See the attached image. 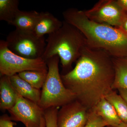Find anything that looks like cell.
<instances>
[{
    "label": "cell",
    "instance_id": "obj_1",
    "mask_svg": "<svg viewBox=\"0 0 127 127\" xmlns=\"http://www.w3.org/2000/svg\"><path fill=\"white\" fill-rule=\"evenodd\" d=\"M115 74L112 57L104 50L86 44L75 67L61 78L76 100L90 110L112 91Z\"/></svg>",
    "mask_w": 127,
    "mask_h": 127
},
{
    "label": "cell",
    "instance_id": "obj_2",
    "mask_svg": "<svg viewBox=\"0 0 127 127\" xmlns=\"http://www.w3.org/2000/svg\"><path fill=\"white\" fill-rule=\"evenodd\" d=\"M64 21L84 35L87 45L106 51L113 58L127 57V33L119 27L94 22L84 11L70 8L63 12Z\"/></svg>",
    "mask_w": 127,
    "mask_h": 127
},
{
    "label": "cell",
    "instance_id": "obj_3",
    "mask_svg": "<svg viewBox=\"0 0 127 127\" xmlns=\"http://www.w3.org/2000/svg\"><path fill=\"white\" fill-rule=\"evenodd\" d=\"M46 41L41 58L46 62L53 57L58 56L65 73L71 70L73 64L77 61L87 44L81 31L64 21L59 30L48 35Z\"/></svg>",
    "mask_w": 127,
    "mask_h": 127
},
{
    "label": "cell",
    "instance_id": "obj_4",
    "mask_svg": "<svg viewBox=\"0 0 127 127\" xmlns=\"http://www.w3.org/2000/svg\"><path fill=\"white\" fill-rule=\"evenodd\" d=\"M60 59L53 57L46 61L48 70L41 91L39 105L43 110L53 107L59 108L76 100V96L64 86L59 71Z\"/></svg>",
    "mask_w": 127,
    "mask_h": 127
},
{
    "label": "cell",
    "instance_id": "obj_5",
    "mask_svg": "<svg viewBox=\"0 0 127 127\" xmlns=\"http://www.w3.org/2000/svg\"><path fill=\"white\" fill-rule=\"evenodd\" d=\"M5 41L12 52L31 59L42 58L47 44L44 37H39L34 32L16 29L8 34Z\"/></svg>",
    "mask_w": 127,
    "mask_h": 127
},
{
    "label": "cell",
    "instance_id": "obj_6",
    "mask_svg": "<svg viewBox=\"0 0 127 127\" xmlns=\"http://www.w3.org/2000/svg\"><path fill=\"white\" fill-rule=\"evenodd\" d=\"M46 63L41 58L28 59L16 55L8 48L5 40L0 41V73L11 77L25 71L48 72Z\"/></svg>",
    "mask_w": 127,
    "mask_h": 127
},
{
    "label": "cell",
    "instance_id": "obj_7",
    "mask_svg": "<svg viewBox=\"0 0 127 127\" xmlns=\"http://www.w3.org/2000/svg\"><path fill=\"white\" fill-rule=\"evenodd\" d=\"M84 11L88 18L94 22L119 27L126 11L117 0H100L92 9Z\"/></svg>",
    "mask_w": 127,
    "mask_h": 127
},
{
    "label": "cell",
    "instance_id": "obj_8",
    "mask_svg": "<svg viewBox=\"0 0 127 127\" xmlns=\"http://www.w3.org/2000/svg\"><path fill=\"white\" fill-rule=\"evenodd\" d=\"M8 112L12 120L21 122L26 127H39L44 117V110L39 104L17 93L15 106Z\"/></svg>",
    "mask_w": 127,
    "mask_h": 127
},
{
    "label": "cell",
    "instance_id": "obj_9",
    "mask_svg": "<svg viewBox=\"0 0 127 127\" xmlns=\"http://www.w3.org/2000/svg\"><path fill=\"white\" fill-rule=\"evenodd\" d=\"M89 110L75 100L61 107L57 115V127H84Z\"/></svg>",
    "mask_w": 127,
    "mask_h": 127
},
{
    "label": "cell",
    "instance_id": "obj_10",
    "mask_svg": "<svg viewBox=\"0 0 127 127\" xmlns=\"http://www.w3.org/2000/svg\"><path fill=\"white\" fill-rule=\"evenodd\" d=\"M17 93L12 86L9 77L1 76L0 79V109L9 111L15 106Z\"/></svg>",
    "mask_w": 127,
    "mask_h": 127
},
{
    "label": "cell",
    "instance_id": "obj_11",
    "mask_svg": "<svg viewBox=\"0 0 127 127\" xmlns=\"http://www.w3.org/2000/svg\"><path fill=\"white\" fill-rule=\"evenodd\" d=\"M63 25V22L48 12H42L40 18L34 30L37 36L43 37L46 34L48 35L59 30Z\"/></svg>",
    "mask_w": 127,
    "mask_h": 127
},
{
    "label": "cell",
    "instance_id": "obj_12",
    "mask_svg": "<svg viewBox=\"0 0 127 127\" xmlns=\"http://www.w3.org/2000/svg\"><path fill=\"white\" fill-rule=\"evenodd\" d=\"M10 81L16 92L23 97L39 104L40 100L41 91L35 88L18 74L9 77Z\"/></svg>",
    "mask_w": 127,
    "mask_h": 127
},
{
    "label": "cell",
    "instance_id": "obj_13",
    "mask_svg": "<svg viewBox=\"0 0 127 127\" xmlns=\"http://www.w3.org/2000/svg\"><path fill=\"white\" fill-rule=\"evenodd\" d=\"M42 14V12H38L34 10L23 11L20 10L12 25L15 27L16 29L33 32Z\"/></svg>",
    "mask_w": 127,
    "mask_h": 127
},
{
    "label": "cell",
    "instance_id": "obj_14",
    "mask_svg": "<svg viewBox=\"0 0 127 127\" xmlns=\"http://www.w3.org/2000/svg\"><path fill=\"white\" fill-rule=\"evenodd\" d=\"M92 109L106 123L107 127H114L122 122L115 108L105 98L101 99Z\"/></svg>",
    "mask_w": 127,
    "mask_h": 127
},
{
    "label": "cell",
    "instance_id": "obj_15",
    "mask_svg": "<svg viewBox=\"0 0 127 127\" xmlns=\"http://www.w3.org/2000/svg\"><path fill=\"white\" fill-rule=\"evenodd\" d=\"M113 60L116 73L113 90H117L120 88L127 89V57H113Z\"/></svg>",
    "mask_w": 127,
    "mask_h": 127
},
{
    "label": "cell",
    "instance_id": "obj_16",
    "mask_svg": "<svg viewBox=\"0 0 127 127\" xmlns=\"http://www.w3.org/2000/svg\"><path fill=\"white\" fill-rule=\"evenodd\" d=\"M18 0H0V20L12 25L18 11Z\"/></svg>",
    "mask_w": 127,
    "mask_h": 127
},
{
    "label": "cell",
    "instance_id": "obj_17",
    "mask_svg": "<svg viewBox=\"0 0 127 127\" xmlns=\"http://www.w3.org/2000/svg\"><path fill=\"white\" fill-rule=\"evenodd\" d=\"M115 108L122 122L127 124V103L116 90H113L105 97Z\"/></svg>",
    "mask_w": 127,
    "mask_h": 127
},
{
    "label": "cell",
    "instance_id": "obj_18",
    "mask_svg": "<svg viewBox=\"0 0 127 127\" xmlns=\"http://www.w3.org/2000/svg\"><path fill=\"white\" fill-rule=\"evenodd\" d=\"M48 72L27 71L18 73V76L35 88H42L47 76Z\"/></svg>",
    "mask_w": 127,
    "mask_h": 127
},
{
    "label": "cell",
    "instance_id": "obj_19",
    "mask_svg": "<svg viewBox=\"0 0 127 127\" xmlns=\"http://www.w3.org/2000/svg\"><path fill=\"white\" fill-rule=\"evenodd\" d=\"M58 108L53 107L44 110V117L45 119L46 127H57V115Z\"/></svg>",
    "mask_w": 127,
    "mask_h": 127
},
{
    "label": "cell",
    "instance_id": "obj_20",
    "mask_svg": "<svg viewBox=\"0 0 127 127\" xmlns=\"http://www.w3.org/2000/svg\"><path fill=\"white\" fill-rule=\"evenodd\" d=\"M89 110V116L86 124L84 127H107L106 123L98 116L93 109Z\"/></svg>",
    "mask_w": 127,
    "mask_h": 127
},
{
    "label": "cell",
    "instance_id": "obj_21",
    "mask_svg": "<svg viewBox=\"0 0 127 127\" xmlns=\"http://www.w3.org/2000/svg\"><path fill=\"white\" fill-rule=\"evenodd\" d=\"M12 121L9 116L7 114H4L1 116L0 118V127H14L16 123ZM39 127H46L45 119L44 117L42 119Z\"/></svg>",
    "mask_w": 127,
    "mask_h": 127
},
{
    "label": "cell",
    "instance_id": "obj_22",
    "mask_svg": "<svg viewBox=\"0 0 127 127\" xmlns=\"http://www.w3.org/2000/svg\"><path fill=\"white\" fill-rule=\"evenodd\" d=\"M127 33V11H126L125 16L120 27H119Z\"/></svg>",
    "mask_w": 127,
    "mask_h": 127
},
{
    "label": "cell",
    "instance_id": "obj_23",
    "mask_svg": "<svg viewBox=\"0 0 127 127\" xmlns=\"http://www.w3.org/2000/svg\"><path fill=\"white\" fill-rule=\"evenodd\" d=\"M119 95L123 98L127 103V89L124 88H119L117 89Z\"/></svg>",
    "mask_w": 127,
    "mask_h": 127
},
{
    "label": "cell",
    "instance_id": "obj_24",
    "mask_svg": "<svg viewBox=\"0 0 127 127\" xmlns=\"http://www.w3.org/2000/svg\"><path fill=\"white\" fill-rule=\"evenodd\" d=\"M118 2L125 11H127V0H117Z\"/></svg>",
    "mask_w": 127,
    "mask_h": 127
},
{
    "label": "cell",
    "instance_id": "obj_25",
    "mask_svg": "<svg viewBox=\"0 0 127 127\" xmlns=\"http://www.w3.org/2000/svg\"><path fill=\"white\" fill-rule=\"evenodd\" d=\"M127 127V124L125 123L122 122L119 125H117V126H114V127Z\"/></svg>",
    "mask_w": 127,
    "mask_h": 127
}]
</instances>
